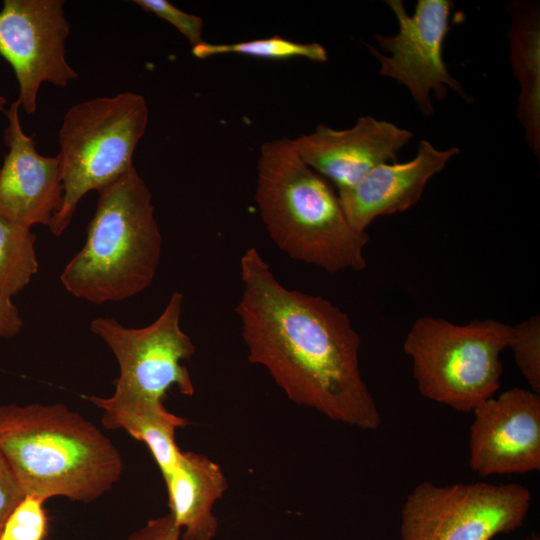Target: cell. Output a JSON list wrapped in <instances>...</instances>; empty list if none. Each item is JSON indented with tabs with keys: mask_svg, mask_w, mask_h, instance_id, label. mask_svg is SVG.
Here are the masks:
<instances>
[{
	"mask_svg": "<svg viewBox=\"0 0 540 540\" xmlns=\"http://www.w3.org/2000/svg\"><path fill=\"white\" fill-rule=\"evenodd\" d=\"M236 312L248 360L267 369L288 398L363 430L381 424L359 366L361 338L330 300L285 287L256 247L240 258Z\"/></svg>",
	"mask_w": 540,
	"mask_h": 540,
	"instance_id": "1",
	"label": "cell"
},
{
	"mask_svg": "<svg viewBox=\"0 0 540 540\" xmlns=\"http://www.w3.org/2000/svg\"><path fill=\"white\" fill-rule=\"evenodd\" d=\"M0 451L25 496L90 503L120 479L123 459L92 422L64 404L0 405Z\"/></svg>",
	"mask_w": 540,
	"mask_h": 540,
	"instance_id": "2",
	"label": "cell"
},
{
	"mask_svg": "<svg viewBox=\"0 0 540 540\" xmlns=\"http://www.w3.org/2000/svg\"><path fill=\"white\" fill-rule=\"evenodd\" d=\"M255 201L269 237L290 258L330 273L367 266V232L350 225L338 194L303 162L292 139L261 146Z\"/></svg>",
	"mask_w": 540,
	"mask_h": 540,
	"instance_id": "3",
	"label": "cell"
},
{
	"mask_svg": "<svg viewBox=\"0 0 540 540\" xmlns=\"http://www.w3.org/2000/svg\"><path fill=\"white\" fill-rule=\"evenodd\" d=\"M97 193L86 241L60 280L75 297L103 304L128 299L152 283L162 236L151 192L134 166Z\"/></svg>",
	"mask_w": 540,
	"mask_h": 540,
	"instance_id": "4",
	"label": "cell"
},
{
	"mask_svg": "<svg viewBox=\"0 0 540 540\" xmlns=\"http://www.w3.org/2000/svg\"><path fill=\"white\" fill-rule=\"evenodd\" d=\"M149 110L136 92L96 97L71 106L58 132L63 204L50 225L60 236L69 227L80 200L133 167L135 148L145 133Z\"/></svg>",
	"mask_w": 540,
	"mask_h": 540,
	"instance_id": "5",
	"label": "cell"
},
{
	"mask_svg": "<svg viewBox=\"0 0 540 540\" xmlns=\"http://www.w3.org/2000/svg\"><path fill=\"white\" fill-rule=\"evenodd\" d=\"M511 336L512 326L494 319L459 325L425 316L412 325L403 350L423 397L472 412L499 389L500 354Z\"/></svg>",
	"mask_w": 540,
	"mask_h": 540,
	"instance_id": "6",
	"label": "cell"
},
{
	"mask_svg": "<svg viewBox=\"0 0 540 540\" xmlns=\"http://www.w3.org/2000/svg\"><path fill=\"white\" fill-rule=\"evenodd\" d=\"M183 302L182 293H172L161 314L142 328L124 327L110 317L92 320L91 331L106 343L119 364L110 400L160 404L173 387L183 395L194 394L190 373L182 364L195 353L194 343L180 325Z\"/></svg>",
	"mask_w": 540,
	"mask_h": 540,
	"instance_id": "7",
	"label": "cell"
},
{
	"mask_svg": "<svg viewBox=\"0 0 540 540\" xmlns=\"http://www.w3.org/2000/svg\"><path fill=\"white\" fill-rule=\"evenodd\" d=\"M531 503L528 488L476 482L418 484L401 510V540H491L524 523Z\"/></svg>",
	"mask_w": 540,
	"mask_h": 540,
	"instance_id": "8",
	"label": "cell"
},
{
	"mask_svg": "<svg viewBox=\"0 0 540 540\" xmlns=\"http://www.w3.org/2000/svg\"><path fill=\"white\" fill-rule=\"evenodd\" d=\"M398 22L394 36L376 34L380 47L391 53L382 54L367 45L380 62V75L390 77L404 85L426 117L433 114L430 91L443 100L448 87L471 103L472 98L462 84L448 72L443 59V43L450 29V0H418L414 13L408 15L401 0H386Z\"/></svg>",
	"mask_w": 540,
	"mask_h": 540,
	"instance_id": "9",
	"label": "cell"
},
{
	"mask_svg": "<svg viewBox=\"0 0 540 540\" xmlns=\"http://www.w3.org/2000/svg\"><path fill=\"white\" fill-rule=\"evenodd\" d=\"M62 0H4L0 10V56L11 66L20 107L37 110L40 86L65 87L78 77L66 59L70 24Z\"/></svg>",
	"mask_w": 540,
	"mask_h": 540,
	"instance_id": "10",
	"label": "cell"
},
{
	"mask_svg": "<svg viewBox=\"0 0 540 540\" xmlns=\"http://www.w3.org/2000/svg\"><path fill=\"white\" fill-rule=\"evenodd\" d=\"M469 465L480 476L540 470V395L513 388L473 411Z\"/></svg>",
	"mask_w": 540,
	"mask_h": 540,
	"instance_id": "11",
	"label": "cell"
},
{
	"mask_svg": "<svg viewBox=\"0 0 540 540\" xmlns=\"http://www.w3.org/2000/svg\"><path fill=\"white\" fill-rule=\"evenodd\" d=\"M412 136L391 122L361 116L352 128L335 130L319 124L292 143L303 162L338 191L353 187L378 165L396 162L398 151Z\"/></svg>",
	"mask_w": 540,
	"mask_h": 540,
	"instance_id": "12",
	"label": "cell"
},
{
	"mask_svg": "<svg viewBox=\"0 0 540 540\" xmlns=\"http://www.w3.org/2000/svg\"><path fill=\"white\" fill-rule=\"evenodd\" d=\"M20 103L5 111L4 141L8 152L0 168V214L32 228L49 226L63 204L64 188L58 156H43L22 129Z\"/></svg>",
	"mask_w": 540,
	"mask_h": 540,
	"instance_id": "13",
	"label": "cell"
},
{
	"mask_svg": "<svg viewBox=\"0 0 540 540\" xmlns=\"http://www.w3.org/2000/svg\"><path fill=\"white\" fill-rule=\"evenodd\" d=\"M458 153L457 147L439 150L421 140L410 161L373 168L353 187L337 191L348 222L366 231L375 218L406 211L419 201L429 179Z\"/></svg>",
	"mask_w": 540,
	"mask_h": 540,
	"instance_id": "14",
	"label": "cell"
},
{
	"mask_svg": "<svg viewBox=\"0 0 540 540\" xmlns=\"http://www.w3.org/2000/svg\"><path fill=\"white\" fill-rule=\"evenodd\" d=\"M170 516L182 540H212L218 531L214 504L228 487L218 464L207 456L182 452L174 468L163 477Z\"/></svg>",
	"mask_w": 540,
	"mask_h": 540,
	"instance_id": "15",
	"label": "cell"
},
{
	"mask_svg": "<svg viewBox=\"0 0 540 540\" xmlns=\"http://www.w3.org/2000/svg\"><path fill=\"white\" fill-rule=\"evenodd\" d=\"M513 76L520 84L517 117L534 154L540 152V14L538 5L515 1L506 5Z\"/></svg>",
	"mask_w": 540,
	"mask_h": 540,
	"instance_id": "16",
	"label": "cell"
},
{
	"mask_svg": "<svg viewBox=\"0 0 540 540\" xmlns=\"http://www.w3.org/2000/svg\"><path fill=\"white\" fill-rule=\"evenodd\" d=\"M89 400L103 410L105 428L123 429L147 445L163 477L174 468L181 454L175 432L188 424L186 419L169 412L164 403L115 402L97 396Z\"/></svg>",
	"mask_w": 540,
	"mask_h": 540,
	"instance_id": "17",
	"label": "cell"
},
{
	"mask_svg": "<svg viewBox=\"0 0 540 540\" xmlns=\"http://www.w3.org/2000/svg\"><path fill=\"white\" fill-rule=\"evenodd\" d=\"M37 236L0 214V297L12 299L38 272Z\"/></svg>",
	"mask_w": 540,
	"mask_h": 540,
	"instance_id": "18",
	"label": "cell"
},
{
	"mask_svg": "<svg viewBox=\"0 0 540 540\" xmlns=\"http://www.w3.org/2000/svg\"><path fill=\"white\" fill-rule=\"evenodd\" d=\"M192 54L199 59L221 54H240L274 60L302 57L314 62H326L328 59L325 48L319 43H300L279 35L226 44L203 42L192 48Z\"/></svg>",
	"mask_w": 540,
	"mask_h": 540,
	"instance_id": "19",
	"label": "cell"
},
{
	"mask_svg": "<svg viewBox=\"0 0 540 540\" xmlns=\"http://www.w3.org/2000/svg\"><path fill=\"white\" fill-rule=\"evenodd\" d=\"M531 390L540 393V318L532 316L512 326L508 345Z\"/></svg>",
	"mask_w": 540,
	"mask_h": 540,
	"instance_id": "20",
	"label": "cell"
},
{
	"mask_svg": "<svg viewBox=\"0 0 540 540\" xmlns=\"http://www.w3.org/2000/svg\"><path fill=\"white\" fill-rule=\"evenodd\" d=\"M43 502L40 498L26 495L4 523L0 540H44L47 516Z\"/></svg>",
	"mask_w": 540,
	"mask_h": 540,
	"instance_id": "21",
	"label": "cell"
},
{
	"mask_svg": "<svg viewBox=\"0 0 540 540\" xmlns=\"http://www.w3.org/2000/svg\"><path fill=\"white\" fill-rule=\"evenodd\" d=\"M143 10L153 13L173 25L192 45L203 43L201 17L186 13L167 0H134Z\"/></svg>",
	"mask_w": 540,
	"mask_h": 540,
	"instance_id": "22",
	"label": "cell"
},
{
	"mask_svg": "<svg viewBox=\"0 0 540 540\" xmlns=\"http://www.w3.org/2000/svg\"><path fill=\"white\" fill-rule=\"evenodd\" d=\"M24 497L15 474L0 451V529Z\"/></svg>",
	"mask_w": 540,
	"mask_h": 540,
	"instance_id": "23",
	"label": "cell"
},
{
	"mask_svg": "<svg viewBox=\"0 0 540 540\" xmlns=\"http://www.w3.org/2000/svg\"><path fill=\"white\" fill-rule=\"evenodd\" d=\"M127 540H182L181 531L175 525L170 514L150 519L132 532Z\"/></svg>",
	"mask_w": 540,
	"mask_h": 540,
	"instance_id": "24",
	"label": "cell"
},
{
	"mask_svg": "<svg viewBox=\"0 0 540 540\" xmlns=\"http://www.w3.org/2000/svg\"><path fill=\"white\" fill-rule=\"evenodd\" d=\"M24 323L12 299L0 297V338H10L20 333Z\"/></svg>",
	"mask_w": 540,
	"mask_h": 540,
	"instance_id": "25",
	"label": "cell"
},
{
	"mask_svg": "<svg viewBox=\"0 0 540 540\" xmlns=\"http://www.w3.org/2000/svg\"><path fill=\"white\" fill-rule=\"evenodd\" d=\"M7 104V98L0 94V111L4 112L6 111L5 106Z\"/></svg>",
	"mask_w": 540,
	"mask_h": 540,
	"instance_id": "26",
	"label": "cell"
},
{
	"mask_svg": "<svg viewBox=\"0 0 540 540\" xmlns=\"http://www.w3.org/2000/svg\"><path fill=\"white\" fill-rule=\"evenodd\" d=\"M526 540H539V538H537V537H532V538H529V539H526Z\"/></svg>",
	"mask_w": 540,
	"mask_h": 540,
	"instance_id": "27",
	"label": "cell"
},
{
	"mask_svg": "<svg viewBox=\"0 0 540 540\" xmlns=\"http://www.w3.org/2000/svg\"><path fill=\"white\" fill-rule=\"evenodd\" d=\"M0 535H1V529H0Z\"/></svg>",
	"mask_w": 540,
	"mask_h": 540,
	"instance_id": "28",
	"label": "cell"
}]
</instances>
